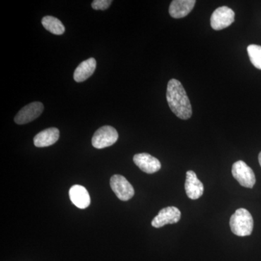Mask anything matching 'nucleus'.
I'll use <instances>...</instances> for the list:
<instances>
[{"mask_svg": "<svg viewBox=\"0 0 261 261\" xmlns=\"http://www.w3.org/2000/svg\"><path fill=\"white\" fill-rule=\"evenodd\" d=\"M231 173L233 178L239 182L241 186L251 189L255 185V176L250 166L243 161H237L233 163Z\"/></svg>", "mask_w": 261, "mask_h": 261, "instance_id": "7ed1b4c3", "label": "nucleus"}, {"mask_svg": "<svg viewBox=\"0 0 261 261\" xmlns=\"http://www.w3.org/2000/svg\"><path fill=\"white\" fill-rule=\"evenodd\" d=\"M234 12L231 8L226 6L220 7L211 15V27L216 31L222 30L230 27L234 21Z\"/></svg>", "mask_w": 261, "mask_h": 261, "instance_id": "39448f33", "label": "nucleus"}, {"mask_svg": "<svg viewBox=\"0 0 261 261\" xmlns=\"http://www.w3.org/2000/svg\"><path fill=\"white\" fill-rule=\"evenodd\" d=\"M166 99L170 109L178 118L182 120L191 118V103L179 81L172 79L168 82Z\"/></svg>", "mask_w": 261, "mask_h": 261, "instance_id": "f257e3e1", "label": "nucleus"}, {"mask_svg": "<svg viewBox=\"0 0 261 261\" xmlns=\"http://www.w3.org/2000/svg\"><path fill=\"white\" fill-rule=\"evenodd\" d=\"M181 211L177 207L170 206L160 211L158 216L152 221V226L154 228H161L166 224H176L181 219Z\"/></svg>", "mask_w": 261, "mask_h": 261, "instance_id": "6e6552de", "label": "nucleus"}, {"mask_svg": "<svg viewBox=\"0 0 261 261\" xmlns=\"http://www.w3.org/2000/svg\"><path fill=\"white\" fill-rule=\"evenodd\" d=\"M111 187L117 197L122 201L129 200L135 195L134 187L121 175H114L111 177Z\"/></svg>", "mask_w": 261, "mask_h": 261, "instance_id": "423d86ee", "label": "nucleus"}, {"mask_svg": "<svg viewBox=\"0 0 261 261\" xmlns=\"http://www.w3.org/2000/svg\"><path fill=\"white\" fill-rule=\"evenodd\" d=\"M70 200L77 207L85 209L91 203L90 195L85 187L81 185H74L69 191Z\"/></svg>", "mask_w": 261, "mask_h": 261, "instance_id": "9b49d317", "label": "nucleus"}, {"mask_svg": "<svg viewBox=\"0 0 261 261\" xmlns=\"http://www.w3.org/2000/svg\"><path fill=\"white\" fill-rule=\"evenodd\" d=\"M44 106L42 102H34L25 106L19 111L15 117L14 121L17 124L23 125L34 121L42 114Z\"/></svg>", "mask_w": 261, "mask_h": 261, "instance_id": "0eeeda50", "label": "nucleus"}, {"mask_svg": "<svg viewBox=\"0 0 261 261\" xmlns=\"http://www.w3.org/2000/svg\"><path fill=\"white\" fill-rule=\"evenodd\" d=\"M231 231L239 237L250 236L254 227L252 215L245 208H239L229 221Z\"/></svg>", "mask_w": 261, "mask_h": 261, "instance_id": "f03ea898", "label": "nucleus"}, {"mask_svg": "<svg viewBox=\"0 0 261 261\" xmlns=\"http://www.w3.org/2000/svg\"><path fill=\"white\" fill-rule=\"evenodd\" d=\"M258 161H259V163H260V165L261 166V152L258 154Z\"/></svg>", "mask_w": 261, "mask_h": 261, "instance_id": "a211bd4d", "label": "nucleus"}, {"mask_svg": "<svg viewBox=\"0 0 261 261\" xmlns=\"http://www.w3.org/2000/svg\"><path fill=\"white\" fill-rule=\"evenodd\" d=\"M118 139L116 128L111 126H104L96 130L92 137V143L97 149H103L114 145Z\"/></svg>", "mask_w": 261, "mask_h": 261, "instance_id": "20e7f679", "label": "nucleus"}, {"mask_svg": "<svg viewBox=\"0 0 261 261\" xmlns=\"http://www.w3.org/2000/svg\"><path fill=\"white\" fill-rule=\"evenodd\" d=\"M185 191L187 197L192 200H197L203 195V185L197 178V175L194 171H188L187 172Z\"/></svg>", "mask_w": 261, "mask_h": 261, "instance_id": "9d476101", "label": "nucleus"}, {"mask_svg": "<svg viewBox=\"0 0 261 261\" xmlns=\"http://www.w3.org/2000/svg\"><path fill=\"white\" fill-rule=\"evenodd\" d=\"M60 132L57 128H49L43 130L35 136L34 144L37 147H49L54 145L59 140Z\"/></svg>", "mask_w": 261, "mask_h": 261, "instance_id": "ddd939ff", "label": "nucleus"}, {"mask_svg": "<svg viewBox=\"0 0 261 261\" xmlns=\"http://www.w3.org/2000/svg\"><path fill=\"white\" fill-rule=\"evenodd\" d=\"M42 23L44 28L51 34L56 35H61L64 34L65 30L64 25L59 19L56 17L50 16V15L44 17L42 20Z\"/></svg>", "mask_w": 261, "mask_h": 261, "instance_id": "2eb2a0df", "label": "nucleus"}, {"mask_svg": "<svg viewBox=\"0 0 261 261\" xmlns=\"http://www.w3.org/2000/svg\"><path fill=\"white\" fill-rule=\"evenodd\" d=\"M195 0H173L169 7V14L173 18H181L190 14L195 7Z\"/></svg>", "mask_w": 261, "mask_h": 261, "instance_id": "f8f14e48", "label": "nucleus"}, {"mask_svg": "<svg viewBox=\"0 0 261 261\" xmlns=\"http://www.w3.org/2000/svg\"><path fill=\"white\" fill-rule=\"evenodd\" d=\"M134 162L143 172L154 173L161 168V163L159 159L148 153H140L134 156Z\"/></svg>", "mask_w": 261, "mask_h": 261, "instance_id": "1a4fd4ad", "label": "nucleus"}, {"mask_svg": "<svg viewBox=\"0 0 261 261\" xmlns=\"http://www.w3.org/2000/svg\"><path fill=\"white\" fill-rule=\"evenodd\" d=\"M97 61L93 58H89L81 63L75 70L73 79L76 82H83L89 79L96 70Z\"/></svg>", "mask_w": 261, "mask_h": 261, "instance_id": "4468645a", "label": "nucleus"}, {"mask_svg": "<svg viewBox=\"0 0 261 261\" xmlns=\"http://www.w3.org/2000/svg\"><path fill=\"white\" fill-rule=\"evenodd\" d=\"M112 3V0H94L92 2V8L96 10H106Z\"/></svg>", "mask_w": 261, "mask_h": 261, "instance_id": "f3484780", "label": "nucleus"}, {"mask_svg": "<svg viewBox=\"0 0 261 261\" xmlns=\"http://www.w3.org/2000/svg\"><path fill=\"white\" fill-rule=\"evenodd\" d=\"M247 50L252 64L257 69L261 70V46L250 44Z\"/></svg>", "mask_w": 261, "mask_h": 261, "instance_id": "dca6fc26", "label": "nucleus"}]
</instances>
